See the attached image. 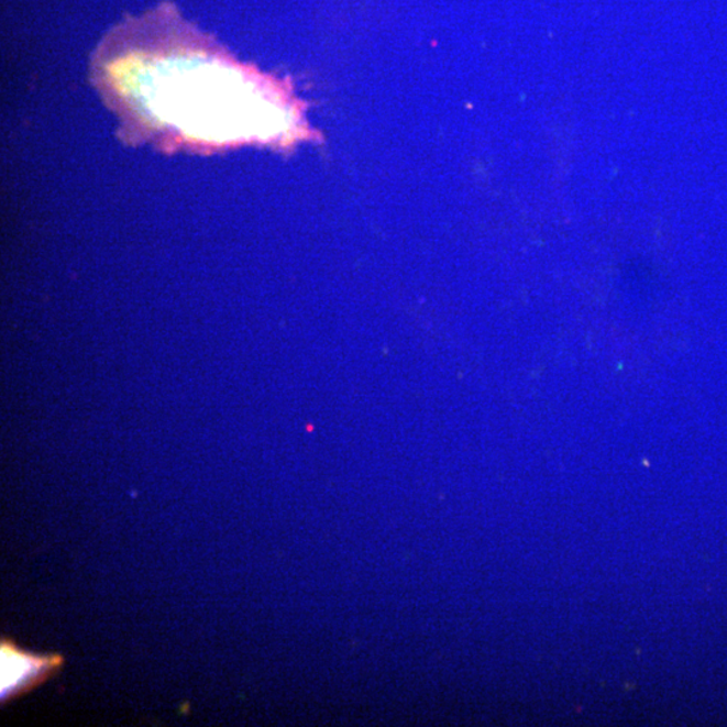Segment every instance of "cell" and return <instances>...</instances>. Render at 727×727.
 Here are the masks:
<instances>
[{"instance_id":"1","label":"cell","mask_w":727,"mask_h":727,"mask_svg":"<svg viewBox=\"0 0 727 727\" xmlns=\"http://www.w3.org/2000/svg\"><path fill=\"white\" fill-rule=\"evenodd\" d=\"M62 663L58 658H42L25 653L9 641L2 642V700L22 693L44 681Z\"/></svg>"}]
</instances>
